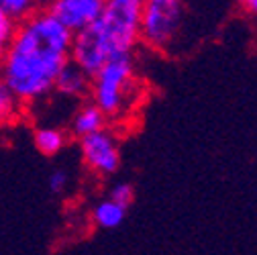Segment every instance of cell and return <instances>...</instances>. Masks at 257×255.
Masks as SVG:
<instances>
[{
  "instance_id": "7a4b0ae2",
  "label": "cell",
  "mask_w": 257,
  "mask_h": 255,
  "mask_svg": "<svg viewBox=\"0 0 257 255\" xmlns=\"http://www.w3.org/2000/svg\"><path fill=\"white\" fill-rule=\"evenodd\" d=\"M88 98L98 106L112 126L124 122L143 104V80L137 72V51L120 53L104 61L92 74Z\"/></svg>"
},
{
  "instance_id": "ba28073f",
  "label": "cell",
  "mask_w": 257,
  "mask_h": 255,
  "mask_svg": "<svg viewBox=\"0 0 257 255\" xmlns=\"http://www.w3.org/2000/svg\"><path fill=\"white\" fill-rule=\"evenodd\" d=\"M110 124L106 114L96 106L90 98L82 100V104L76 108V112L72 114V120H70V126H68V133L72 139H82L94 131H100L102 126Z\"/></svg>"
},
{
  "instance_id": "2e32d148",
  "label": "cell",
  "mask_w": 257,
  "mask_h": 255,
  "mask_svg": "<svg viewBox=\"0 0 257 255\" xmlns=\"http://www.w3.org/2000/svg\"><path fill=\"white\" fill-rule=\"evenodd\" d=\"M237 5L253 19H257V0H237Z\"/></svg>"
},
{
  "instance_id": "9c48e42d",
  "label": "cell",
  "mask_w": 257,
  "mask_h": 255,
  "mask_svg": "<svg viewBox=\"0 0 257 255\" xmlns=\"http://www.w3.org/2000/svg\"><path fill=\"white\" fill-rule=\"evenodd\" d=\"M33 141L41 155L53 157L66 149V145L70 141V133H68V129H61V126L45 124V126H37L35 129Z\"/></svg>"
},
{
  "instance_id": "3957f363",
  "label": "cell",
  "mask_w": 257,
  "mask_h": 255,
  "mask_svg": "<svg viewBox=\"0 0 257 255\" xmlns=\"http://www.w3.org/2000/svg\"><path fill=\"white\" fill-rule=\"evenodd\" d=\"M141 11L143 0H104L100 17L88 27L100 41L108 57L135 53L141 47Z\"/></svg>"
},
{
  "instance_id": "5b68a950",
  "label": "cell",
  "mask_w": 257,
  "mask_h": 255,
  "mask_svg": "<svg viewBox=\"0 0 257 255\" xmlns=\"http://www.w3.org/2000/svg\"><path fill=\"white\" fill-rule=\"evenodd\" d=\"M82 162L86 170L96 178H110L120 168V141L116 126L106 124L100 131H94L78 139Z\"/></svg>"
},
{
  "instance_id": "277c9868",
  "label": "cell",
  "mask_w": 257,
  "mask_h": 255,
  "mask_svg": "<svg viewBox=\"0 0 257 255\" xmlns=\"http://www.w3.org/2000/svg\"><path fill=\"white\" fill-rule=\"evenodd\" d=\"M186 19L184 0H143L139 41L151 51L172 49Z\"/></svg>"
},
{
  "instance_id": "8fae6325",
  "label": "cell",
  "mask_w": 257,
  "mask_h": 255,
  "mask_svg": "<svg viewBox=\"0 0 257 255\" xmlns=\"http://www.w3.org/2000/svg\"><path fill=\"white\" fill-rule=\"evenodd\" d=\"M25 108L27 106L11 92V88L0 80V129L19 122V118L25 112Z\"/></svg>"
},
{
  "instance_id": "4fadbf2b",
  "label": "cell",
  "mask_w": 257,
  "mask_h": 255,
  "mask_svg": "<svg viewBox=\"0 0 257 255\" xmlns=\"http://www.w3.org/2000/svg\"><path fill=\"white\" fill-rule=\"evenodd\" d=\"M17 25H19V21L15 17H11L7 11L0 9V59L5 57L7 49L11 47V41L15 37Z\"/></svg>"
},
{
  "instance_id": "6da1fadb",
  "label": "cell",
  "mask_w": 257,
  "mask_h": 255,
  "mask_svg": "<svg viewBox=\"0 0 257 255\" xmlns=\"http://www.w3.org/2000/svg\"><path fill=\"white\" fill-rule=\"evenodd\" d=\"M74 33L47 7L19 21L11 47L0 59V80L25 104L53 92L59 70L70 61Z\"/></svg>"
},
{
  "instance_id": "30bf717a",
  "label": "cell",
  "mask_w": 257,
  "mask_h": 255,
  "mask_svg": "<svg viewBox=\"0 0 257 255\" xmlns=\"http://www.w3.org/2000/svg\"><path fill=\"white\" fill-rule=\"evenodd\" d=\"M126 210L124 206H120L118 202H114L112 198H104V200H98L92 210H90V218L92 222L98 229H104V231H112V229H118L122 225V220L126 216Z\"/></svg>"
},
{
  "instance_id": "7c38bea8",
  "label": "cell",
  "mask_w": 257,
  "mask_h": 255,
  "mask_svg": "<svg viewBox=\"0 0 257 255\" xmlns=\"http://www.w3.org/2000/svg\"><path fill=\"white\" fill-rule=\"evenodd\" d=\"M45 3L47 0H0V9L7 11L17 21H23L41 7H45Z\"/></svg>"
},
{
  "instance_id": "5bb4252c",
  "label": "cell",
  "mask_w": 257,
  "mask_h": 255,
  "mask_svg": "<svg viewBox=\"0 0 257 255\" xmlns=\"http://www.w3.org/2000/svg\"><path fill=\"white\" fill-rule=\"evenodd\" d=\"M108 198H112V200L118 202L120 206L128 208V206L133 204V200H135V188L128 184V182H116V184L110 188Z\"/></svg>"
},
{
  "instance_id": "e0dca14e",
  "label": "cell",
  "mask_w": 257,
  "mask_h": 255,
  "mask_svg": "<svg viewBox=\"0 0 257 255\" xmlns=\"http://www.w3.org/2000/svg\"><path fill=\"white\" fill-rule=\"evenodd\" d=\"M45 5H47V3H45Z\"/></svg>"
},
{
  "instance_id": "8992f818",
  "label": "cell",
  "mask_w": 257,
  "mask_h": 255,
  "mask_svg": "<svg viewBox=\"0 0 257 255\" xmlns=\"http://www.w3.org/2000/svg\"><path fill=\"white\" fill-rule=\"evenodd\" d=\"M45 7L76 33L100 17L104 0H47Z\"/></svg>"
},
{
  "instance_id": "9a60e30c",
  "label": "cell",
  "mask_w": 257,
  "mask_h": 255,
  "mask_svg": "<svg viewBox=\"0 0 257 255\" xmlns=\"http://www.w3.org/2000/svg\"><path fill=\"white\" fill-rule=\"evenodd\" d=\"M70 186V174L66 170H55L49 176V190L53 194H63Z\"/></svg>"
},
{
  "instance_id": "52a82bcc",
  "label": "cell",
  "mask_w": 257,
  "mask_h": 255,
  "mask_svg": "<svg viewBox=\"0 0 257 255\" xmlns=\"http://www.w3.org/2000/svg\"><path fill=\"white\" fill-rule=\"evenodd\" d=\"M90 80L92 76L82 70L78 63H74L72 59L59 70L55 84H53V92L61 94L63 98H70V100H86L88 98V92H90Z\"/></svg>"
}]
</instances>
